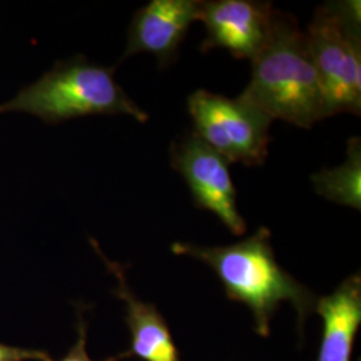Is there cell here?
I'll return each instance as SVG.
<instances>
[{"mask_svg":"<svg viewBox=\"0 0 361 361\" xmlns=\"http://www.w3.org/2000/svg\"><path fill=\"white\" fill-rule=\"evenodd\" d=\"M271 233L261 226L244 241L228 246H200L174 243L177 256L197 258L216 271L226 295L252 310L256 332L271 334V320L283 301L296 310L301 326L316 305V297L277 264L271 244Z\"/></svg>","mask_w":361,"mask_h":361,"instance_id":"cell-1","label":"cell"},{"mask_svg":"<svg viewBox=\"0 0 361 361\" xmlns=\"http://www.w3.org/2000/svg\"><path fill=\"white\" fill-rule=\"evenodd\" d=\"M271 119L301 129L328 118L305 34L293 15L276 10L271 37L252 59V77L238 97Z\"/></svg>","mask_w":361,"mask_h":361,"instance_id":"cell-2","label":"cell"},{"mask_svg":"<svg viewBox=\"0 0 361 361\" xmlns=\"http://www.w3.org/2000/svg\"><path fill=\"white\" fill-rule=\"evenodd\" d=\"M23 113L49 123L89 116H128L145 123L149 114L114 78L113 68L83 58L61 63L0 104V114Z\"/></svg>","mask_w":361,"mask_h":361,"instance_id":"cell-3","label":"cell"},{"mask_svg":"<svg viewBox=\"0 0 361 361\" xmlns=\"http://www.w3.org/2000/svg\"><path fill=\"white\" fill-rule=\"evenodd\" d=\"M304 34L328 116L340 113L360 116V1L343 0L320 6Z\"/></svg>","mask_w":361,"mask_h":361,"instance_id":"cell-4","label":"cell"},{"mask_svg":"<svg viewBox=\"0 0 361 361\" xmlns=\"http://www.w3.org/2000/svg\"><path fill=\"white\" fill-rule=\"evenodd\" d=\"M194 134L229 164L259 166L268 157L273 119L241 98L195 90L188 98Z\"/></svg>","mask_w":361,"mask_h":361,"instance_id":"cell-5","label":"cell"},{"mask_svg":"<svg viewBox=\"0 0 361 361\" xmlns=\"http://www.w3.org/2000/svg\"><path fill=\"white\" fill-rule=\"evenodd\" d=\"M170 164L188 183L194 205L212 212L235 235L246 231L237 207V192L229 162L209 145L189 133L170 147Z\"/></svg>","mask_w":361,"mask_h":361,"instance_id":"cell-6","label":"cell"},{"mask_svg":"<svg viewBox=\"0 0 361 361\" xmlns=\"http://www.w3.org/2000/svg\"><path fill=\"white\" fill-rule=\"evenodd\" d=\"M276 8L269 1L207 0L201 1L198 20L207 38L200 50L224 49L237 59H253L271 37Z\"/></svg>","mask_w":361,"mask_h":361,"instance_id":"cell-7","label":"cell"},{"mask_svg":"<svg viewBox=\"0 0 361 361\" xmlns=\"http://www.w3.org/2000/svg\"><path fill=\"white\" fill-rule=\"evenodd\" d=\"M200 0H152L140 8L130 25L126 59L141 52L153 54L161 68L171 65L190 26L198 20Z\"/></svg>","mask_w":361,"mask_h":361,"instance_id":"cell-8","label":"cell"},{"mask_svg":"<svg viewBox=\"0 0 361 361\" xmlns=\"http://www.w3.org/2000/svg\"><path fill=\"white\" fill-rule=\"evenodd\" d=\"M91 245L116 277L114 295L126 304V322L131 332V356H138L143 361H180L166 322L159 312L154 305L143 302L134 295L121 264L106 257L92 238Z\"/></svg>","mask_w":361,"mask_h":361,"instance_id":"cell-9","label":"cell"},{"mask_svg":"<svg viewBox=\"0 0 361 361\" xmlns=\"http://www.w3.org/2000/svg\"><path fill=\"white\" fill-rule=\"evenodd\" d=\"M324 323L317 361H350L353 341L361 323V277L353 274L329 296L316 301Z\"/></svg>","mask_w":361,"mask_h":361,"instance_id":"cell-10","label":"cell"},{"mask_svg":"<svg viewBox=\"0 0 361 361\" xmlns=\"http://www.w3.org/2000/svg\"><path fill=\"white\" fill-rule=\"evenodd\" d=\"M316 193L343 207L361 209V141H348L347 159L335 169H323L310 177Z\"/></svg>","mask_w":361,"mask_h":361,"instance_id":"cell-11","label":"cell"},{"mask_svg":"<svg viewBox=\"0 0 361 361\" xmlns=\"http://www.w3.org/2000/svg\"><path fill=\"white\" fill-rule=\"evenodd\" d=\"M87 328H86V323L82 317V314H79V320H78V340L77 343L71 347V349L68 350V353L66 355L63 359H61L59 361H94L89 356L87 353ZM128 357H131V353L129 350L128 352H123V353H119L116 356L113 357H109V359H104L102 361H119L125 360ZM55 361V360H52Z\"/></svg>","mask_w":361,"mask_h":361,"instance_id":"cell-12","label":"cell"},{"mask_svg":"<svg viewBox=\"0 0 361 361\" xmlns=\"http://www.w3.org/2000/svg\"><path fill=\"white\" fill-rule=\"evenodd\" d=\"M51 356L39 349L20 348L0 343V361H52Z\"/></svg>","mask_w":361,"mask_h":361,"instance_id":"cell-13","label":"cell"}]
</instances>
